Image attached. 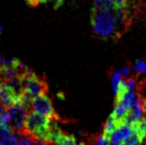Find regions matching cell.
Masks as SVG:
<instances>
[{"label":"cell","instance_id":"44dd1931","mask_svg":"<svg viewBox=\"0 0 146 145\" xmlns=\"http://www.w3.org/2000/svg\"><path fill=\"white\" fill-rule=\"evenodd\" d=\"M110 145H123V144H110Z\"/></svg>","mask_w":146,"mask_h":145},{"label":"cell","instance_id":"7402d4cb","mask_svg":"<svg viewBox=\"0 0 146 145\" xmlns=\"http://www.w3.org/2000/svg\"><path fill=\"white\" fill-rule=\"evenodd\" d=\"M2 128V125H1V123H0V129H1Z\"/></svg>","mask_w":146,"mask_h":145},{"label":"cell","instance_id":"e0dca14e","mask_svg":"<svg viewBox=\"0 0 146 145\" xmlns=\"http://www.w3.org/2000/svg\"><path fill=\"white\" fill-rule=\"evenodd\" d=\"M26 1L31 6H37L41 3V0H26Z\"/></svg>","mask_w":146,"mask_h":145},{"label":"cell","instance_id":"5bb4252c","mask_svg":"<svg viewBox=\"0 0 146 145\" xmlns=\"http://www.w3.org/2000/svg\"><path fill=\"white\" fill-rule=\"evenodd\" d=\"M126 87H128V89H134V87H136V79L135 77H130V79L124 81Z\"/></svg>","mask_w":146,"mask_h":145},{"label":"cell","instance_id":"9c48e42d","mask_svg":"<svg viewBox=\"0 0 146 145\" xmlns=\"http://www.w3.org/2000/svg\"><path fill=\"white\" fill-rule=\"evenodd\" d=\"M110 81H111L112 89H113L114 95H116L117 91H118L119 85L121 83V71L119 70H112L111 71V77H110Z\"/></svg>","mask_w":146,"mask_h":145},{"label":"cell","instance_id":"6da1fadb","mask_svg":"<svg viewBox=\"0 0 146 145\" xmlns=\"http://www.w3.org/2000/svg\"><path fill=\"white\" fill-rule=\"evenodd\" d=\"M90 24L96 36L102 39L117 40L123 35L115 17V11L108 9L92 8L90 13Z\"/></svg>","mask_w":146,"mask_h":145},{"label":"cell","instance_id":"603a6c76","mask_svg":"<svg viewBox=\"0 0 146 145\" xmlns=\"http://www.w3.org/2000/svg\"></svg>","mask_w":146,"mask_h":145},{"label":"cell","instance_id":"52a82bcc","mask_svg":"<svg viewBox=\"0 0 146 145\" xmlns=\"http://www.w3.org/2000/svg\"><path fill=\"white\" fill-rule=\"evenodd\" d=\"M0 145H18L15 132L10 127L0 129Z\"/></svg>","mask_w":146,"mask_h":145},{"label":"cell","instance_id":"277c9868","mask_svg":"<svg viewBox=\"0 0 146 145\" xmlns=\"http://www.w3.org/2000/svg\"><path fill=\"white\" fill-rule=\"evenodd\" d=\"M9 115V125L14 132H22L25 130V120L28 111L26 107L20 101L14 103L11 107L7 109Z\"/></svg>","mask_w":146,"mask_h":145},{"label":"cell","instance_id":"d6986e66","mask_svg":"<svg viewBox=\"0 0 146 145\" xmlns=\"http://www.w3.org/2000/svg\"><path fill=\"white\" fill-rule=\"evenodd\" d=\"M137 3H143V2H146V0H136Z\"/></svg>","mask_w":146,"mask_h":145},{"label":"cell","instance_id":"3957f363","mask_svg":"<svg viewBox=\"0 0 146 145\" xmlns=\"http://www.w3.org/2000/svg\"><path fill=\"white\" fill-rule=\"evenodd\" d=\"M24 81V93L29 95L32 99L47 95L48 91V83L46 79L37 75L34 72H31L23 79Z\"/></svg>","mask_w":146,"mask_h":145},{"label":"cell","instance_id":"8992f818","mask_svg":"<svg viewBox=\"0 0 146 145\" xmlns=\"http://www.w3.org/2000/svg\"><path fill=\"white\" fill-rule=\"evenodd\" d=\"M134 132V127L132 124L126 123L118 127L110 138V144H121L125 139L129 137Z\"/></svg>","mask_w":146,"mask_h":145},{"label":"cell","instance_id":"7c38bea8","mask_svg":"<svg viewBox=\"0 0 146 145\" xmlns=\"http://www.w3.org/2000/svg\"><path fill=\"white\" fill-rule=\"evenodd\" d=\"M142 142H143V139L136 133V132H135V130H134V132H133L127 139H125L121 144H123V145H140Z\"/></svg>","mask_w":146,"mask_h":145},{"label":"cell","instance_id":"ba28073f","mask_svg":"<svg viewBox=\"0 0 146 145\" xmlns=\"http://www.w3.org/2000/svg\"><path fill=\"white\" fill-rule=\"evenodd\" d=\"M117 128H118V126H117L116 121L111 117V116H110L108 119L106 120V123H104V132H102V135L106 136V138L110 139L111 134L115 131Z\"/></svg>","mask_w":146,"mask_h":145},{"label":"cell","instance_id":"8fae6325","mask_svg":"<svg viewBox=\"0 0 146 145\" xmlns=\"http://www.w3.org/2000/svg\"><path fill=\"white\" fill-rule=\"evenodd\" d=\"M133 11H134V15L140 17L146 24V2H143V3L136 2L133 5Z\"/></svg>","mask_w":146,"mask_h":145},{"label":"cell","instance_id":"7a4b0ae2","mask_svg":"<svg viewBox=\"0 0 146 145\" xmlns=\"http://www.w3.org/2000/svg\"><path fill=\"white\" fill-rule=\"evenodd\" d=\"M53 120L34 111L28 113L25 120V130L36 139L47 140L48 134L52 129Z\"/></svg>","mask_w":146,"mask_h":145},{"label":"cell","instance_id":"5b68a950","mask_svg":"<svg viewBox=\"0 0 146 145\" xmlns=\"http://www.w3.org/2000/svg\"><path fill=\"white\" fill-rule=\"evenodd\" d=\"M32 109L36 113L46 116V117L55 120V121L59 119L58 114L56 113V110L54 109V107H53L52 101L47 95L35 97L32 103Z\"/></svg>","mask_w":146,"mask_h":145},{"label":"cell","instance_id":"30bf717a","mask_svg":"<svg viewBox=\"0 0 146 145\" xmlns=\"http://www.w3.org/2000/svg\"><path fill=\"white\" fill-rule=\"evenodd\" d=\"M134 130L142 139L146 137V117H142L140 120L136 122V123L132 124Z\"/></svg>","mask_w":146,"mask_h":145},{"label":"cell","instance_id":"ac0fdd59","mask_svg":"<svg viewBox=\"0 0 146 145\" xmlns=\"http://www.w3.org/2000/svg\"><path fill=\"white\" fill-rule=\"evenodd\" d=\"M139 73H146V62L142 61V64H141V68L139 71Z\"/></svg>","mask_w":146,"mask_h":145},{"label":"cell","instance_id":"2e32d148","mask_svg":"<svg viewBox=\"0 0 146 145\" xmlns=\"http://www.w3.org/2000/svg\"><path fill=\"white\" fill-rule=\"evenodd\" d=\"M129 73H130V66L127 65L126 67H124V68L121 70V75H123L124 77H127Z\"/></svg>","mask_w":146,"mask_h":145},{"label":"cell","instance_id":"4fadbf2b","mask_svg":"<svg viewBox=\"0 0 146 145\" xmlns=\"http://www.w3.org/2000/svg\"><path fill=\"white\" fill-rule=\"evenodd\" d=\"M110 139L106 138V136L102 135H98L96 137H94V142L92 143V145H110Z\"/></svg>","mask_w":146,"mask_h":145},{"label":"cell","instance_id":"9a60e30c","mask_svg":"<svg viewBox=\"0 0 146 145\" xmlns=\"http://www.w3.org/2000/svg\"><path fill=\"white\" fill-rule=\"evenodd\" d=\"M34 145H54L53 143L46 140H42V139H36V141L34 142Z\"/></svg>","mask_w":146,"mask_h":145},{"label":"cell","instance_id":"ffe728a7","mask_svg":"<svg viewBox=\"0 0 146 145\" xmlns=\"http://www.w3.org/2000/svg\"><path fill=\"white\" fill-rule=\"evenodd\" d=\"M1 33H2V26L0 25V34H1Z\"/></svg>","mask_w":146,"mask_h":145}]
</instances>
